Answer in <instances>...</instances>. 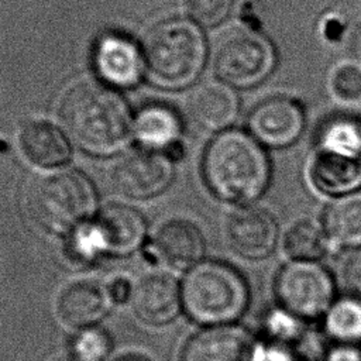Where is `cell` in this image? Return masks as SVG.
<instances>
[{
  "instance_id": "obj_25",
  "label": "cell",
  "mask_w": 361,
  "mask_h": 361,
  "mask_svg": "<svg viewBox=\"0 0 361 361\" xmlns=\"http://www.w3.org/2000/svg\"><path fill=\"white\" fill-rule=\"evenodd\" d=\"M62 251L65 259L75 265H90L104 257L106 245L94 219L66 234Z\"/></svg>"
},
{
  "instance_id": "obj_35",
  "label": "cell",
  "mask_w": 361,
  "mask_h": 361,
  "mask_svg": "<svg viewBox=\"0 0 361 361\" xmlns=\"http://www.w3.org/2000/svg\"><path fill=\"white\" fill-rule=\"evenodd\" d=\"M113 361H151V358H148L144 354L130 351V353H124V354L116 357Z\"/></svg>"
},
{
  "instance_id": "obj_24",
  "label": "cell",
  "mask_w": 361,
  "mask_h": 361,
  "mask_svg": "<svg viewBox=\"0 0 361 361\" xmlns=\"http://www.w3.org/2000/svg\"><path fill=\"white\" fill-rule=\"evenodd\" d=\"M307 331L309 323L275 303L265 310L261 319L259 337L271 343L295 347Z\"/></svg>"
},
{
  "instance_id": "obj_20",
  "label": "cell",
  "mask_w": 361,
  "mask_h": 361,
  "mask_svg": "<svg viewBox=\"0 0 361 361\" xmlns=\"http://www.w3.org/2000/svg\"><path fill=\"white\" fill-rule=\"evenodd\" d=\"M23 155L35 166L54 169L65 165L71 158V144L66 135L52 123L31 120L18 134Z\"/></svg>"
},
{
  "instance_id": "obj_33",
  "label": "cell",
  "mask_w": 361,
  "mask_h": 361,
  "mask_svg": "<svg viewBox=\"0 0 361 361\" xmlns=\"http://www.w3.org/2000/svg\"><path fill=\"white\" fill-rule=\"evenodd\" d=\"M107 290H109V295H110V299L113 303L124 305L133 299L134 285L127 278L118 276V278H114L107 285Z\"/></svg>"
},
{
  "instance_id": "obj_22",
  "label": "cell",
  "mask_w": 361,
  "mask_h": 361,
  "mask_svg": "<svg viewBox=\"0 0 361 361\" xmlns=\"http://www.w3.org/2000/svg\"><path fill=\"white\" fill-rule=\"evenodd\" d=\"M281 247L290 261H322L334 254L320 221L312 219L292 223L281 237Z\"/></svg>"
},
{
  "instance_id": "obj_17",
  "label": "cell",
  "mask_w": 361,
  "mask_h": 361,
  "mask_svg": "<svg viewBox=\"0 0 361 361\" xmlns=\"http://www.w3.org/2000/svg\"><path fill=\"white\" fill-rule=\"evenodd\" d=\"M186 106L199 127L224 131L237 117L238 97L230 85L221 80H207L193 89Z\"/></svg>"
},
{
  "instance_id": "obj_27",
  "label": "cell",
  "mask_w": 361,
  "mask_h": 361,
  "mask_svg": "<svg viewBox=\"0 0 361 361\" xmlns=\"http://www.w3.org/2000/svg\"><path fill=\"white\" fill-rule=\"evenodd\" d=\"M111 350L109 334L93 327L80 329L71 343V358L75 361H104Z\"/></svg>"
},
{
  "instance_id": "obj_3",
  "label": "cell",
  "mask_w": 361,
  "mask_h": 361,
  "mask_svg": "<svg viewBox=\"0 0 361 361\" xmlns=\"http://www.w3.org/2000/svg\"><path fill=\"white\" fill-rule=\"evenodd\" d=\"M180 288L185 313L206 327L235 324L251 302L247 278L240 269L220 259L196 264Z\"/></svg>"
},
{
  "instance_id": "obj_11",
  "label": "cell",
  "mask_w": 361,
  "mask_h": 361,
  "mask_svg": "<svg viewBox=\"0 0 361 361\" xmlns=\"http://www.w3.org/2000/svg\"><path fill=\"white\" fill-rule=\"evenodd\" d=\"M259 336L235 324L213 326L185 344L180 361H254Z\"/></svg>"
},
{
  "instance_id": "obj_36",
  "label": "cell",
  "mask_w": 361,
  "mask_h": 361,
  "mask_svg": "<svg viewBox=\"0 0 361 361\" xmlns=\"http://www.w3.org/2000/svg\"><path fill=\"white\" fill-rule=\"evenodd\" d=\"M355 120H357V123H358V126H360V128H361V113H360V116L355 117Z\"/></svg>"
},
{
  "instance_id": "obj_9",
  "label": "cell",
  "mask_w": 361,
  "mask_h": 361,
  "mask_svg": "<svg viewBox=\"0 0 361 361\" xmlns=\"http://www.w3.org/2000/svg\"><path fill=\"white\" fill-rule=\"evenodd\" d=\"M173 180V162L159 151L141 149L123 157L111 169L116 190L131 199L161 195Z\"/></svg>"
},
{
  "instance_id": "obj_18",
  "label": "cell",
  "mask_w": 361,
  "mask_h": 361,
  "mask_svg": "<svg viewBox=\"0 0 361 361\" xmlns=\"http://www.w3.org/2000/svg\"><path fill=\"white\" fill-rule=\"evenodd\" d=\"M154 248L158 258L169 267L186 269L202 261L206 241L195 223L185 219H172L157 231Z\"/></svg>"
},
{
  "instance_id": "obj_31",
  "label": "cell",
  "mask_w": 361,
  "mask_h": 361,
  "mask_svg": "<svg viewBox=\"0 0 361 361\" xmlns=\"http://www.w3.org/2000/svg\"><path fill=\"white\" fill-rule=\"evenodd\" d=\"M323 361H361V345L329 343Z\"/></svg>"
},
{
  "instance_id": "obj_14",
  "label": "cell",
  "mask_w": 361,
  "mask_h": 361,
  "mask_svg": "<svg viewBox=\"0 0 361 361\" xmlns=\"http://www.w3.org/2000/svg\"><path fill=\"white\" fill-rule=\"evenodd\" d=\"M131 300L135 314L142 322L154 326L168 324L183 309L182 288L166 272L144 275L134 285Z\"/></svg>"
},
{
  "instance_id": "obj_32",
  "label": "cell",
  "mask_w": 361,
  "mask_h": 361,
  "mask_svg": "<svg viewBox=\"0 0 361 361\" xmlns=\"http://www.w3.org/2000/svg\"><path fill=\"white\" fill-rule=\"evenodd\" d=\"M344 51L347 55V62L361 69V21L355 23L347 31Z\"/></svg>"
},
{
  "instance_id": "obj_34",
  "label": "cell",
  "mask_w": 361,
  "mask_h": 361,
  "mask_svg": "<svg viewBox=\"0 0 361 361\" xmlns=\"http://www.w3.org/2000/svg\"><path fill=\"white\" fill-rule=\"evenodd\" d=\"M347 25L343 21L341 17L330 14L324 17V20L320 24V32L327 41H338L344 35H347Z\"/></svg>"
},
{
  "instance_id": "obj_6",
  "label": "cell",
  "mask_w": 361,
  "mask_h": 361,
  "mask_svg": "<svg viewBox=\"0 0 361 361\" xmlns=\"http://www.w3.org/2000/svg\"><path fill=\"white\" fill-rule=\"evenodd\" d=\"M275 303L306 323L322 320L336 300L337 281L322 261L286 259L275 272Z\"/></svg>"
},
{
  "instance_id": "obj_2",
  "label": "cell",
  "mask_w": 361,
  "mask_h": 361,
  "mask_svg": "<svg viewBox=\"0 0 361 361\" xmlns=\"http://www.w3.org/2000/svg\"><path fill=\"white\" fill-rule=\"evenodd\" d=\"M59 118L73 142L94 155L118 152L133 134L128 104L107 85L72 86L61 100Z\"/></svg>"
},
{
  "instance_id": "obj_16",
  "label": "cell",
  "mask_w": 361,
  "mask_h": 361,
  "mask_svg": "<svg viewBox=\"0 0 361 361\" xmlns=\"http://www.w3.org/2000/svg\"><path fill=\"white\" fill-rule=\"evenodd\" d=\"M111 303L107 286L83 279L63 288L58 298L56 310L68 326L86 329L102 322L109 313Z\"/></svg>"
},
{
  "instance_id": "obj_10",
  "label": "cell",
  "mask_w": 361,
  "mask_h": 361,
  "mask_svg": "<svg viewBox=\"0 0 361 361\" xmlns=\"http://www.w3.org/2000/svg\"><path fill=\"white\" fill-rule=\"evenodd\" d=\"M305 126L303 106L288 96H274L258 103L248 116V133L264 147L293 144Z\"/></svg>"
},
{
  "instance_id": "obj_13",
  "label": "cell",
  "mask_w": 361,
  "mask_h": 361,
  "mask_svg": "<svg viewBox=\"0 0 361 361\" xmlns=\"http://www.w3.org/2000/svg\"><path fill=\"white\" fill-rule=\"evenodd\" d=\"M93 66L99 78L109 86H135L145 69L142 49L127 35L106 32L96 41Z\"/></svg>"
},
{
  "instance_id": "obj_30",
  "label": "cell",
  "mask_w": 361,
  "mask_h": 361,
  "mask_svg": "<svg viewBox=\"0 0 361 361\" xmlns=\"http://www.w3.org/2000/svg\"><path fill=\"white\" fill-rule=\"evenodd\" d=\"M340 276L347 293L361 299V248L345 252Z\"/></svg>"
},
{
  "instance_id": "obj_5",
  "label": "cell",
  "mask_w": 361,
  "mask_h": 361,
  "mask_svg": "<svg viewBox=\"0 0 361 361\" xmlns=\"http://www.w3.org/2000/svg\"><path fill=\"white\" fill-rule=\"evenodd\" d=\"M96 207L92 180L73 169L38 178L27 195V210L35 224L58 234H69L90 221Z\"/></svg>"
},
{
  "instance_id": "obj_21",
  "label": "cell",
  "mask_w": 361,
  "mask_h": 361,
  "mask_svg": "<svg viewBox=\"0 0 361 361\" xmlns=\"http://www.w3.org/2000/svg\"><path fill=\"white\" fill-rule=\"evenodd\" d=\"M133 134L145 149L165 152L180 142V118L171 106L148 104L135 114Z\"/></svg>"
},
{
  "instance_id": "obj_26",
  "label": "cell",
  "mask_w": 361,
  "mask_h": 361,
  "mask_svg": "<svg viewBox=\"0 0 361 361\" xmlns=\"http://www.w3.org/2000/svg\"><path fill=\"white\" fill-rule=\"evenodd\" d=\"M324 151L361 158V128L355 118H337L322 131L317 147Z\"/></svg>"
},
{
  "instance_id": "obj_15",
  "label": "cell",
  "mask_w": 361,
  "mask_h": 361,
  "mask_svg": "<svg viewBox=\"0 0 361 361\" xmlns=\"http://www.w3.org/2000/svg\"><path fill=\"white\" fill-rule=\"evenodd\" d=\"M94 221L102 233L106 255L127 257L142 247L147 235L144 216L126 204H107Z\"/></svg>"
},
{
  "instance_id": "obj_28",
  "label": "cell",
  "mask_w": 361,
  "mask_h": 361,
  "mask_svg": "<svg viewBox=\"0 0 361 361\" xmlns=\"http://www.w3.org/2000/svg\"><path fill=\"white\" fill-rule=\"evenodd\" d=\"M331 96L344 104L355 103L361 99V69L350 62L337 65L329 78Z\"/></svg>"
},
{
  "instance_id": "obj_29",
  "label": "cell",
  "mask_w": 361,
  "mask_h": 361,
  "mask_svg": "<svg viewBox=\"0 0 361 361\" xmlns=\"http://www.w3.org/2000/svg\"><path fill=\"white\" fill-rule=\"evenodd\" d=\"M234 0H186V11L192 21L203 27L220 24L230 13Z\"/></svg>"
},
{
  "instance_id": "obj_1",
  "label": "cell",
  "mask_w": 361,
  "mask_h": 361,
  "mask_svg": "<svg viewBox=\"0 0 361 361\" xmlns=\"http://www.w3.org/2000/svg\"><path fill=\"white\" fill-rule=\"evenodd\" d=\"M202 173L214 197L237 207L254 204L267 193L272 165L265 147L250 133L227 128L207 144Z\"/></svg>"
},
{
  "instance_id": "obj_19",
  "label": "cell",
  "mask_w": 361,
  "mask_h": 361,
  "mask_svg": "<svg viewBox=\"0 0 361 361\" xmlns=\"http://www.w3.org/2000/svg\"><path fill=\"white\" fill-rule=\"evenodd\" d=\"M319 221L334 254L361 248V190L327 200Z\"/></svg>"
},
{
  "instance_id": "obj_4",
  "label": "cell",
  "mask_w": 361,
  "mask_h": 361,
  "mask_svg": "<svg viewBox=\"0 0 361 361\" xmlns=\"http://www.w3.org/2000/svg\"><path fill=\"white\" fill-rule=\"evenodd\" d=\"M144 61L149 80L164 89L189 86L206 61V39L199 25L186 18L155 24L144 39Z\"/></svg>"
},
{
  "instance_id": "obj_23",
  "label": "cell",
  "mask_w": 361,
  "mask_h": 361,
  "mask_svg": "<svg viewBox=\"0 0 361 361\" xmlns=\"http://www.w3.org/2000/svg\"><path fill=\"white\" fill-rule=\"evenodd\" d=\"M320 324L330 343L361 345V299L351 293L337 296Z\"/></svg>"
},
{
  "instance_id": "obj_37",
  "label": "cell",
  "mask_w": 361,
  "mask_h": 361,
  "mask_svg": "<svg viewBox=\"0 0 361 361\" xmlns=\"http://www.w3.org/2000/svg\"><path fill=\"white\" fill-rule=\"evenodd\" d=\"M59 361H75V360H72V358H69V360H59Z\"/></svg>"
},
{
  "instance_id": "obj_12",
  "label": "cell",
  "mask_w": 361,
  "mask_h": 361,
  "mask_svg": "<svg viewBox=\"0 0 361 361\" xmlns=\"http://www.w3.org/2000/svg\"><path fill=\"white\" fill-rule=\"evenodd\" d=\"M307 188L331 200L361 190V158L314 148L305 165Z\"/></svg>"
},
{
  "instance_id": "obj_7",
  "label": "cell",
  "mask_w": 361,
  "mask_h": 361,
  "mask_svg": "<svg viewBox=\"0 0 361 361\" xmlns=\"http://www.w3.org/2000/svg\"><path fill=\"white\" fill-rule=\"evenodd\" d=\"M275 66L272 42L254 28H238L228 32L214 55V71L219 79L231 87H248L264 80Z\"/></svg>"
},
{
  "instance_id": "obj_8",
  "label": "cell",
  "mask_w": 361,
  "mask_h": 361,
  "mask_svg": "<svg viewBox=\"0 0 361 361\" xmlns=\"http://www.w3.org/2000/svg\"><path fill=\"white\" fill-rule=\"evenodd\" d=\"M226 235L233 251L248 261L267 259L281 244L275 214L257 203L237 206L230 213Z\"/></svg>"
}]
</instances>
